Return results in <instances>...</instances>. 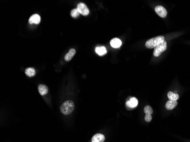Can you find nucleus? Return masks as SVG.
Returning <instances> with one entry per match:
<instances>
[{"label": "nucleus", "instance_id": "nucleus-9", "mask_svg": "<svg viewBox=\"0 0 190 142\" xmlns=\"http://www.w3.org/2000/svg\"><path fill=\"white\" fill-rule=\"evenodd\" d=\"M177 105H178L177 101L169 100L166 102L165 107H166V109H167L169 110H173V109H174L177 106Z\"/></svg>", "mask_w": 190, "mask_h": 142}, {"label": "nucleus", "instance_id": "nucleus-12", "mask_svg": "<svg viewBox=\"0 0 190 142\" xmlns=\"http://www.w3.org/2000/svg\"><path fill=\"white\" fill-rule=\"evenodd\" d=\"M38 91L40 95L44 96L48 93V89L46 85L43 84H40L38 86Z\"/></svg>", "mask_w": 190, "mask_h": 142}, {"label": "nucleus", "instance_id": "nucleus-11", "mask_svg": "<svg viewBox=\"0 0 190 142\" xmlns=\"http://www.w3.org/2000/svg\"><path fill=\"white\" fill-rule=\"evenodd\" d=\"M104 141L105 137L101 134H97L92 138V142H104Z\"/></svg>", "mask_w": 190, "mask_h": 142}, {"label": "nucleus", "instance_id": "nucleus-7", "mask_svg": "<svg viewBox=\"0 0 190 142\" xmlns=\"http://www.w3.org/2000/svg\"><path fill=\"white\" fill-rule=\"evenodd\" d=\"M28 22L30 24H39L40 22V17L37 14H33L30 17Z\"/></svg>", "mask_w": 190, "mask_h": 142}, {"label": "nucleus", "instance_id": "nucleus-8", "mask_svg": "<svg viewBox=\"0 0 190 142\" xmlns=\"http://www.w3.org/2000/svg\"><path fill=\"white\" fill-rule=\"evenodd\" d=\"M110 44L112 47L117 48H119L122 45V42L120 39L115 38L112 39L111 40Z\"/></svg>", "mask_w": 190, "mask_h": 142}, {"label": "nucleus", "instance_id": "nucleus-6", "mask_svg": "<svg viewBox=\"0 0 190 142\" xmlns=\"http://www.w3.org/2000/svg\"><path fill=\"white\" fill-rule=\"evenodd\" d=\"M138 104V102L137 99L135 97H132L126 102V105L130 108H134L137 106Z\"/></svg>", "mask_w": 190, "mask_h": 142}, {"label": "nucleus", "instance_id": "nucleus-18", "mask_svg": "<svg viewBox=\"0 0 190 142\" xmlns=\"http://www.w3.org/2000/svg\"><path fill=\"white\" fill-rule=\"evenodd\" d=\"M152 115H149V114H146L145 117V120L147 122H149L152 121Z\"/></svg>", "mask_w": 190, "mask_h": 142}, {"label": "nucleus", "instance_id": "nucleus-10", "mask_svg": "<svg viewBox=\"0 0 190 142\" xmlns=\"http://www.w3.org/2000/svg\"><path fill=\"white\" fill-rule=\"evenodd\" d=\"M75 53H76V50L74 48L70 49L69 50L68 52L64 56L65 60L67 61H70L73 58V57L74 56Z\"/></svg>", "mask_w": 190, "mask_h": 142}, {"label": "nucleus", "instance_id": "nucleus-3", "mask_svg": "<svg viewBox=\"0 0 190 142\" xmlns=\"http://www.w3.org/2000/svg\"><path fill=\"white\" fill-rule=\"evenodd\" d=\"M166 49H167V42L165 41L164 42L162 43L154 48L153 52V55L156 57H158Z\"/></svg>", "mask_w": 190, "mask_h": 142}, {"label": "nucleus", "instance_id": "nucleus-1", "mask_svg": "<svg viewBox=\"0 0 190 142\" xmlns=\"http://www.w3.org/2000/svg\"><path fill=\"white\" fill-rule=\"evenodd\" d=\"M165 42V38L163 36H158L148 40L146 43L145 46L148 48H155L157 46Z\"/></svg>", "mask_w": 190, "mask_h": 142}, {"label": "nucleus", "instance_id": "nucleus-14", "mask_svg": "<svg viewBox=\"0 0 190 142\" xmlns=\"http://www.w3.org/2000/svg\"><path fill=\"white\" fill-rule=\"evenodd\" d=\"M167 97L169 100L177 101L179 99V96L177 93H174L172 92H169V93H167Z\"/></svg>", "mask_w": 190, "mask_h": 142}, {"label": "nucleus", "instance_id": "nucleus-2", "mask_svg": "<svg viewBox=\"0 0 190 142\" xmlns=\"http://www.w3.org/2000/svg\"><path fill=\"white\" fill-rule=\"evenodd\" d=\"M74 109V104L72 101H67L60 106V112L64 115L70 114Z\"/></svg>", "mask_w": 190, "mask_h": 142}, {"label": "nucleus", "instance_id": "nucleus-13", "mask_svg": "<svg viewBox=\"0 0 190 142\" xmlns=\"http://www.w3.org/2000/svg\"><path fill=\"white\" fill-rule=\"evenodd\" d=\"M95 52H96V53H97L100 56H103L107 52L105 47H103V46L102 47H97L95 48Z\"/></svg>", "mask_w": 190, "mask_h": 142}, {"label": "nucleus", "instance_id": "nucleus-4", "mask_svg": "<svg viewBox=\"0 0 190 142\" xmlns=\"http://www.w3.org/2000/svg\"><path fill=\"white\" fill-rule=\"evenodd\" d=\"M77 10L79 13L84 16L87 15L89 13V10L87 5L83 2H80L77 5Z\"/></svg>", "mask_w": 190, "mask_h": 142}, {"label": "nucleus", "instance_id": "nucleus-5", "mask_svg": "<svg viewBox=\"0 0 190 142\" xmlns=\"http://www.w3.org/2000/svg\"><path fill=\"white\" fill-rule=\"evenodd\" d=\"M155 11L161 17L165 18L167 14L166 9L161 5H158L155 7Z\"/></svg>", "mask_w": 190, "mask_h": 142}, {"label": "nucleus", "instance_id": "nucleus-17", "mask_svg": "<svg viewBox=\"0 0 190 142\" xmlns=\"http://www.w3.org/2000/svg\"><path fill=\"white\" fill-rule=\"evenodd\" d=\"M79 11H77V9H72L71 11V15L72 17L73 18H77L79 17Z\"/></svg>", "mask_w": 190, "mask_h": 142}, {"label": "nucleus", "instance_id": "nucleus-15", "mask_svg": "<svg viewBox=\"0 0 190 142\" xmlns=\"http://www.w3.org/2000/svg\"><path fill=\"white\" fill-rule=\"evenodd\" d=\"M25 73L28 77H33L35 75V70L33 68H27L25 70Z\"/></svg>", "mask_w": 190, "mask_h": 142}, {"label": "nucleus", "instance_id": "nucleus-16", "mask_svg": "<svg viewBox=\"0 0 190 142\" xmlns=\"http://www.w3.org/2000/svg\"><path fill=\"white\" fill-rule=\"evenodd\" d=\"M144 112L146 114H149V115H152L153 113V110L152 108V107L149 105L146 106L144 108Z\"/></svg>", "mask_w": 190, "mask_h": 142}]
</instances>
